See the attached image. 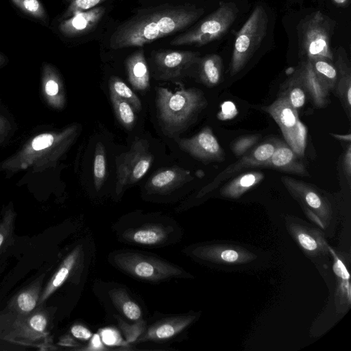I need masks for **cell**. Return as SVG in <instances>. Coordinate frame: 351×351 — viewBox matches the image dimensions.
Masks as SVG:
<instances>
[{"mask_svg":"<svg viewBox=\"0 0 351 351\" xmlns=\"http://www.w3.org/2000/svg\"><path fill=\"white\" fill-rule=\"evenodd\" d=\"M203 13L202 8L189 4L144 10L117 27L110 36V46L113 49L142 47L189 27Z\"/></svg>","mask_w":351,"mask_h":351,"instance_id":"6da1fadb","label":"cell"},{"mask_svg":"<svg viewBox=\"0 0 351 351\" xmlns=\"http://www.w3.org/2000/svg\"><path fill=\"white\" fill-rule=\"evenodd\" d=\"M155 103L161 131L171 138L185 132L207 106L203 92L196 88L172 92L167 88L158 87Z\"/></svg>","mask_w":351,"mask_h":351,"instance_id":"7a4b0ae2","label":"cell"},{"mask_svg":"<svg viewBox=\"0 0 351 351\" xmlns=\"http://www.w3.org/2000/svg\"><path fill=\"white\" fill-rule=\"evenodd\" d=\"M333 21L317 11L306 16L298 26L300 55L304 60L321 58L332 62L330 39Z\"/></svg>","mask_w":351,"mask_h":351,"instance_id":"3957f363","label":"cell"},{"mask_svg":"<svg viewBox=\"0 0 351 351\" xmlns=\"http://www.w3.org/2000/svg\"><path fill=\"white\" fill-rule=\"evenodd\" d=\"M268 16L262 5H257L237 32L229 66L231 76L237 74L259 48L265 37Z\"/></svg>","mask_w":351,"mask_h":351,"instance_id":"277c9868","label":"cell"},{"mask_svg":"<svg viewBox=\"0 0 351 351\" xmlns=\"http://www.w3.org/2000/svg\"><path fill=\"white\" fill-rule=\"evenodd\" d=\"M238 9L232 2H221L219 8L193 28L177 36L170 44L173 46L200 47L223 36L233 24Z\"/></svg>","mask_w":351,"mask_h":351,"instance_id":"5b68a950","label":"cell"},{"mask_svg":"<svg viewBox=\"0 0 351 351\" xmlns=\"http://www.w3.org/2000/svg\"><path fill=\"white\" fill-rule=\"evenodd\" d=\"M114 264L125 273L141 280L159 282L183 275L180 268L156 257L132 252L117 253Z\"/></svg>","mask_w":351,"mask_h":351,"instance_id":"8992f818","label":"cell"},{"mask_svg":"<svg viewBox=\"0 0 351 351\" xmlns=\"http://www.w3.org/2000/svg\"><path fill=\"white\" fill-rule=\"evenodd\" d=\"M154 160L146 139L135 138L128 151L115 158L117 177L115 192L118 195L125 187L139 181L146 174Z\"/></svg>","mask_w":351,"mask_h":351,"instance_id":"52a82bcc","label":"cell"},{"mask_svg":"<svg viewBox=\"0 0 351 351\" xmlns=\"http://www.w3.org/2000/svg\"><path fill=\"white\" fill-rule=\"evenodd\" d=\"M279 126L287 144L300 158L304 157L306 146L307 128L300 121L298 110L280 93L270 105L263 108Z\"/></svg>","mask_w":351,"mask_h":351,"instance_id":"ba28073f","label":"cell"},{"mask_svg":"<svg viewBox=\"0 0 351 351\" xmlns=\"http://www.w3.org/2000/svg\"><path fill=\"white\" fill-rule=\"evenodd\" d=\"M199 60V53L191 51H156L153 55L155 77L160 80L181 77Z\"/></svg>","mask_w":351,"mask_h":351,"instance_id":"9c48e42d","label":"cell"},{"mask_svg":"<svg viewBox=\"0 0 351 351\" xmlns=\"http://www.w3.org/2000/svg\"><path fill=\"white\" fill-rule=\"evenodd\" d=\"M277 141H266L245 154L238 161L230 165L220 172L210 183L202 189L199 195H203L211 191L222 182L240 171L252 167H265L275 150Z\"/></svg>","mask_w":351,"mask_h":351,"instance_id":"30bf717a","label":"cell"},{"mask_svg":"<svg viewBox=\"0 0 351 351\" xmlns=\"http://www.w3.org/2000/svg\"><path fill=\"white\" fill-rule=\"evenodd\" d=\"M178 144L182 151L204 163L222 162L225 159L224 152L208 126L190 138L179 139Z\"/></svg>","mask_w":351,"mask_h":351,"instance_id":"8fae6325","label":"cell"},{"mask_svg":"<svg viewBox=\"0 0 351 351\" xmlns=\"http://www.w3.org/2000/svg\"><path fill=\"white\" fill-rule=\"evenodd\" d=\"M193 179L190 171L173 166L156 172L147 180L145 188L151 194H167Z\"/></svg>","mask_w":351,"mask_h":351,"instance_id":"7c38bea8","label":"cell"},{"mask_svg":"<svg viewBox=\"0 0 351 351\" xmlns=\"http://www.w3.org/2000/svg\"><path fill=\"white\" fill-rule=\"evenodd\" d=\"M194 318L191 315H178L160 320L143 332L136 342L171 339L185 329Z\"/></svg>","mask_w":351,"mask_h":351,"instance_id":"4fadbf2b","label":"cell"},{"mask_svg":"<svg viewBox=\"0 0 351 351\" xmlns=\"http://www.w3.org/2000/svg\"><path fill=\"white\" fill-rule=\"evenodd\" d=\"M298 158L299 156L287 144L278 141L275 150L265 167L288 173L308 176V171Z\"/></svg>","mask_w":351,"mask_h":351,"instance_id":"5bb4252c","label":"cell"},{"mask_svg":"<svg viewBox=\"0 0 351 351\" xmlns=\"http://www.w3.org/2000/svg\"><path fill=\"white\" fill-rule=\"evenodd\" d=\"M104 7H94L81 12L64 21L60 25V30L67 36H76L93 29L104 16Z\"/></svg>","mask_w":351,"mask_h":351,"instance_id":"9a60e30c","label":"cell"},{"mask_svg":"<svg viewBox=\"0 0 351 351\" xmlns=\"http://www.w3.org/2000/svg\"><path fill=\"white\" fill-rule=\"evenodd\" d=\"M295 71L314 106L317 108L324 107L330 92L317 77L311 62L308 60H303Z\"/></svg>","mask_w":351,"mask_h":351,"instance_id":"2e32d148","label":"cell"},{"mask_svg":"<svg viewBox=\"0 0 351 351\" xmlns=\"http://www.w3.org/2000/svg\"><path fill=\"white\" fill-rule=\"evenodd\" d=\"M280 180L290 193L304 202L312 209L326 213L328 206L324 197L308 183L289 176H282Z\"/></svg>","mask_w":351,"mask_h":351,"instance_id":"e0dca14e","label":"cell"},{"mask_svg":"<svg viewBox=\"0 0 351 351\" xmlns=\"http://www.w3.org/2000/svg\"><path fill=\"white\" fill-rule=\"evenodd\" d=\"M335 67L338 79L335 90L339 96L348 117L351 108V69L345 50L339 47L336 51Z\"/></svg>","mask_w":351,"mask_h":351,"instance_id":"ac0fdd59","label":"cell"},{"mask_svg":"<svg viewBox=\"0 0 351 351\" xmlns=\"http://www.w3.org/2000/svg\"><path fill=\"white\" fill-rule=\"evenodd\" d=\"M128 80L137 90H145L149 86V71L143 49L138 50L126 60Z\"/></svg>","mask_w":351,"mask_h":351,"instance_id":"d6986e66","label":"cell"},{"mask_svg":"<svg viewBox=\"0 0 351 351\" xmlns=\"http://www.w3.org/2000/svg\"><path fill=\"white\" fill-rule=\"evenodd\" d=\"M169 233L167 228L160 224H153L128 230L123 234V237L136 244L155 245L165 241Z\"/></svg>","mask_w":351,"mask_h":351,"instance_id":"ffe728a7","label":"cell"},{"mask_svg":"<svg viewBox=\"0 0 351 351\" xmlns=\"http://www.w3.org/2000/svg\"><path fill=\"white\" fill-rule=\"evenodd\" d=\"M264 173L261 171H251L240 174L224 185L221 189L220 193L224 197H239L261 182L264 179Z\"/></svg>","mask_w":351,"mask_h":351,"instance_id":"44dd1931","label":"cell"},{"mask_svg":"<svg viewBox=\"0 0 351 351\" xmlns=\"http://www.w3.org/2000/svg\"><path fill=\"white\" fill-rule=\"evenodd\" d=\"M199 77L205 86H217L221 77L222 60L217 54H210L199 60Z\"/></svg>","mask_w":351,"mask_h":351,"instance_id":"7402d4cb","label":"cell"},{"mask_svg":"<svg viewBox=\"0 0 351 351\" xmlns=\"http://www.w3.org/2000/svg\"><path fill=\"white\" fill-rule=\"evenodd\" d=\"M80 254V247L74 249L63 261L60 267L51 279L40 296V302H44L67 279L77 261Z\"/></svg>","mask_w":351,"mask_h":351,"instance_id":"603a6c76","label":"cell"},{"mask_svg":"<svg viewBox=\"0 0 351 351\" xmlns=\"http://www.w3.org/2000/svg\"><path fill=\"white\" fill-rule=\"evenodd\" d=\"M110 298L114 305L128 319L137 321L142 313L140 306L128 296L125 290L114 289L109 291Z\"/></svg>","mask_w":351,"mask_h":351,"instance_id":"cb8c5ba5","label":"cell"},{"mask_svg":"<svg viewBox=\"0 0 351 351\" xmlns=\"http://www.w3.org/2000/svg\"><path fill=\"white\" fill-rule=\"evenodd\" d=\"M309 61L314 72L324 86L329 92L335 90L338 79V73L332 62L321 58Z\"/></svg>","mask_w":351,"mask_h":351,"instance_id":"d4e9b609","label":"cell"},{"mask_svg":"<svg viewBox=\"0 0 351 351\" xmlns=\"http://www.w3.org/2000/svg\"><path fill=\"white\" fill-rule=\"evenodd\" d=\"M283 88L281 94L287 98L295 110L304 105L307 94L296 71L287 80Z\"/></svg>","mask_w":351,"mask_h":351,"instance_id":"484cf974","label":"cell"},{"mask_svg":"<svg viewBox=\"0 0 351 351\" xmlns=\"http://www.w3.org/2000/svg\"><path fill=\"white\" fill-rule=\"evenodd\" d=\"M110 95L117 120L126 130H131L136 123L135 110L125 100L112 93H110Z\"/></svg>","mask_w":351,"mask_h":351,"instance_id":"4316f807","label":"cell"},{"mask_svg":"<svg viewBox=\"0 0 351 351\" xmlns=\"http://www.w3.org/2000/svg\"><path fill=\"white\" fill-rule=\"evenodd\" d=\"M107 177V160L104 144L99 141L96 144L93 162V182L95 189L99 191L103 186Z\"/></svg>","mask_w":351,"mask_h":351,"instance_id":"83f0119b","label":"cell"},{"mask_svg":"<svg viewBox=\"0 0 351 351\" xmlns=\"http://www.w3.org/2000/svg\"><path fill=\"white\" fill-rule=\"evenodd\" d=\"M110 93H114L120 98L128 101L135 112H139L142 109V104L138 96L119 77L112 76L109 80Z\"/></svg>","mask_w":351,"mask_h":351,"instance_id":"f1b7e54d","label":"cell"},{"mask_svg":"<svg viewBox=\"0 0 351 351\" xmlns=\"http://www.w3.org/2000/svg\"><path fill=\"white\" fill-rule=\"evenodd\" d=\"M12 2L23 12L32 17L44 20L46 18L45 10L38 0H11Z\"/></svg>","mask_w":351,"mask_h":351,"instance_id":"f546056e","label":"cell"},{"mask_svg":"<svg viewBox=\"0 0 351 351\" xmlns=\"http://www.w3.org/2000/svg\"><path fill=\"white\" fill-rule=\"evenodd\" d=\"M259 140L257 134L241 136L231 145V149L235 156H242Z\"/></svg>","mask_w":351,"mask_h":351,"instance_id":"4dcf8cb0","label":"cell"},{"mask_svg":"<svg viewBox=\"0 0 351 351\" xmlns=\"http://www.w3.org/2000/svg\"><path fill=\"white\" fill-rule=\"evenodd\" d=\"M37 299V293L35 291H25L18 295L16 304L21 311L29 313L35 308Z\"/></svg>","mask_w":351,"mask_h":351,"instance_id":"1f68e13d","label":"cell"},{"mask_svg":"<svg viewBox=\"0 0 351 351\" xmlns=\"http://www.w3.org/2000/svg\"><path fill=\"white\" fill-rule=\"evenodd\" d=\"M99 335L104 344L108 346H126L128 342L123 341L117 330L106 328L99 330Z\"/></svg>","mask_w":351,"mask_h":351,"instance_id":"d6a6232c","label":"cell"},{"mask_svg":"<svg viewBox=\"0 0 351 351\" xmlns=\"http://www.w3.org/2000/svg\"><path fill=\"white\" fill-rule=\"evenodd\" d=\"M104 0H72L66 12V17L72 16L77 13L88 10L95 7Z\"/></svg>","mask_w":351,"mask_h":351,"instance_id":"836d02e7","label":"cell"},{"mask_svg":"<svg viewBox=\"0 0 351 351\" xmlns=\"http://www.w3.org/2000/svg\"><path fill=\"white\" fill-rule=\"evenodd\" d=\"M331 252L333 255L334 259L335 260L334 262L333 265V270L336 275L341 279L342 284L344 285V287L346 289H347V291L349 294H350V275L349 273L346 269V267L344 266L342 261L338 258V257L336 256V254L333 252V251L331 250Z\"/></svg>","mask_w":351,"mask_h":351,"instance_id":"e575fe53","label":"cell"},{"mask_svg":"<svg viewBox=\"0 0 351 351\" xmlns=\"http://www.w3.org/2000/svg\"><path fill=\"white\" fill-rule=\"evenodd\" d=\"M143 325L144 324L143 322H139L132 326L128 325L123 322H121L120 326L125 335L126 341L128 343L134 342L137 340L144 332Z\"/></svg>","mask_w":351,"mask_h":351,"instance_id":"d590c367","label":"cell"},{"mask_svg":"<svg viewBox=\"0 0 351 351\" xmlns=\"http://www.w3.org/2000/svg\"><path fill=\"white\" fill-rule=\"evenodd\" d=\"M221 111L218 113V119L227 120L234 118L237 114V109L235 105L230 101L223 102L221 105Z\"/></svg>","mask_w":351,"mask_h":351,"instance_id":"8d00e7d4","label":"cell"},{"mask_svg":"<svg viewBox=\"0 0 351 351\" xmlns=\"http://www.w3.org/2000/svg\"><path fill=\"white\" fill-rule=\"evenodd\" d=\"M53 140L54 138L51 134H40L34 138L32 141V147L35 150H41L50 147L52 145Z\"/></svg>","mask_w":351,"mask_h":351,"instance_id":"74e56055","label":"cell"},{"mask_svg":"<svg viewBox=\"0 0 351 351\" xmlns=\"http://www.w3.org/2000/svg\"><path fill=\"white\" fill-rule=\"evenodd\" d=\"M13 222L12 218H6L0 223V249L10 237Z\"/></svg>","mask_w":351,"mask_h":351,"instance_id":"f35d334b","label":"cell"},{"mask_svg":"<svg viewBox=\"0 0 351 351\" xmlns=\"http://www.w3.org/2000/svg\"><path fill=\"white\" fill-rule=\"evenodd\" d=\"M297 237L301 246L306 250L311 252L317 248L315 240L309 234L300 232L298 234Z\"/></svg>","mask_w":351,"mask_h":351,"instance_id":"ab89813d","label":"cell"},{"mask_svg":"<svg viewBox=\"0 0 351 351\" xmlns=\"http://www.w3.org/2000/svg\"><path fill=\"white\" fill-rule=\"evenodd\" d=\"M47 324V318L43 314H36L29 320V326L36 332L45 330Z\"/></svg>","mask_w":351,"mask_h":351,"instance_id":"60d3db41","label":"cell"},{"mask_svg":"<svg viewBox=\"0 0 351 351\" xmlns=\"http://www.w3.org/2000/svg\"><path fill=\"white\" fill-rule=\"evenodd\" d=\"M71 332L75 338L82 340H88L93 336L92 332L87 328L80 324L73 326Z\"/></svg>","mask_w":351,"mask_h":351,"instance_id":"b9f144b4","label":"cell"},{"mask_svg":"<svg viewBox=\"0 0 351 351\" xmlns=\"http://www.w3.org/2000/svg\"><path fill=\"white\" fill-rule=\"evenodd\" d=\"M84 350H106L99 333L95 334L91 337L87 348H85Z\"/></svg>","mask_w":351,"mask_h":351,"instance_id":"7bdbcfd3","label":"cell"},{"mask_svg":"<svg viewBox=\"0 0 351 351\" xmlns=\"http://www.w3.org/2000/svg\"><path fill=\"white\" fill-rule=\"evenodd\" d=\"M343 168L350 182L351 177V145L350 144L343 157Z\"/></svg>","mask_w":351,"mask_h":351,"instance_id":"ee69618b","label":"cell"},{"mask_svg":"<svg viewBox=\"0 0 351 351\" xmlns=\"http://www.w3.org/2000/svg\"><path fill=\"white\" fill-rule=\"evenodd\" d=\"M219 257L223 261L228 263H234L239 258V254L235 250H226L221 252Z\"/></svg>","mask_w":351,"mask_h":351,"instance_id":"f6af8a7d","label":"cell"},{"mask_svg":"<svg viewBox=\"0 0 351 351\" xmlns=\"http://www.w3.org/2000/svg\"><path fill=\"white\" fill-rule=\"evenodd\" d=\"M47 93L51 96H55L59 91V86L53 80H49L45 86Z\"/></svg>","mask_w":351,"mask_h":351,"instance_id":"bcb514c9","label":"cell"},{"mask_svg":"<svg viewBox=\"0 0 351 351\" xmlns=\"http://www.w3.org/2000/svg\"><path fill=\"white\" fill-rule=\"evenodd\" d=\"M332 136L335 138L337 140L343 141H348L350 142L351 141V135L350 134H330Z\"/></svg>","mask_w":351,"mask_h":351,"instance_id":"7dc6e473","label":"cell"},{"mask_svg":"<svg viewBox=\"0 0 351 351\" xmlns=\"http://www.w3.org/2000/svg\"><path fill=\"white\" fill-rule=\"evenodd\" d=\"M332 1L337 5H344L348 0H332Z\"/></svg>","mask_w":351,"mask_h":351,"instance_id":"c3c4849f","label":"cell"}]
</instances>
